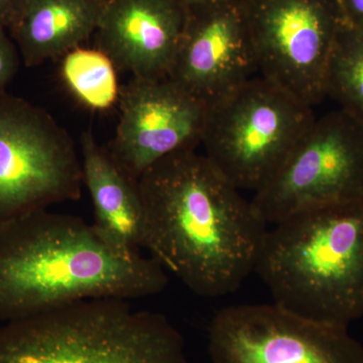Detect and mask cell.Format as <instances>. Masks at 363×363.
I'll return each instance as SVG.
<instances>
[{
    "label": "cell",
    "mask_w": 363,
    "mask_h": 363,
    "mask_svg": "<svg viewBox=\"0 0 363 363\" xmlns=\"http://www.w3.org/2000/svg\"><path fill=\"white\" fill-rule=\"evenodd\" d=\"M138 183L140 245L189 290L221 297L236 292L255 272L269 225L205 155L196 150L169 155Z\"/></svg>",
    "instance_id": "cell-1"
},
{
    "label": "cell",
    "mask_w": 363,
    "mask_h": 363,
    "mask_svg": "<svg viewBox=\"0 0 363 363\" xmlns=\"http://www.w3.org/2000/svg\"><path fill=\"white\" fill-rule=\"evenodd\" d=\"M154 257L123 259L73 215L35 210L0 224V321L90 298L150 297L168 285Z\"/></svg>",
    "instance_id": "cell-2"
},
{
    "label": "cell",
    "mask_w": 363,
    "mask_h": 363,
    "mask_svg": "<svg viewBox=\"0 0 363 363\" xmlns=\"http://www.w3.org/2000/svg\"><path fill=\"white\" fill-rule=\"evenodd\" d=\"M255 272L272 304L348 328L363 317V200L308 210L269 226Z\"/></svg>",
    "instance_id": "cell-3"
},
{
    "label": "cell",
    "mask_w": 363,
    "mask_h": 363,
    "mask_svg": "<svg viewBox=\"0 0 363 363\" xmlns=\"http://www.w3.org/2000/svg\"><path fill=\"white\" fill-rule=\"evenodd\" d=\"M0 363H188L160 313L114 298L79 301L0 327Z\"/></svg>",
    "instance_id": "cell-4"
},
{
    "label": "cell",
    "mask_w": 363,
    "mask_h": 363,
    "mask_svg": "<svg viewBox=\"0 0 363 363\" xmlns=\"http://www.w3.org/2000/svg\"><path fill=\"white\" fill-rule=\"evenodd\" d=\"M316 118L313 107L262 76L208 106L205 157L240 191L264 187Z\"/></svg>",
    "instance_id": "cell-5"
},
{
    "label": "cell",
    "mask_w": 363,
    "mask_h": 363,
    "mask_svg": "<svg viewBox=\"0 0 363 363\" xmlns=\"http://www.w3.org/2000/svg\"><path fill=\"white\" fill-rule=\"evenodd\" d=\"M82 162L65 128L44 109L0 90V224L77 201Z\"/></svg>",
    "instance_id": "cell-6"
},
{
    "label": "cell",
    "mask_w": 363,
    "mask_h": 363,
    "mask_svg": "<svg viewBox=\"0 0 363 363\" xmlns=\"http://www.w3.org/2000/svg\"><path fill=\"white\" fill-rule=\"evenodd\" d=\"M252 202L267 225L363 200V126L338 109L316 117Z\"/></svg>",
    "instance_id": "cell-7"
},
{
    "label": "cell",
    "mask_w": 363,
    "mask_h": 363,
    "mask_svg": "<svg viewBox=\"0 0 363 363\" xmlns=\"http://www.w3.org/2000/svg\"><path fill=\"white\" fill-rule=\"evenodd\" d=\"M259 76L314 107L341 28L335 0H240Z\"/></svg>",
    "instance_id": "cell-8"
},
{
    "label": "cell",
    "mask_w": 363,
    "mask_h": 363,
    "mask_svg": "<svg viewBox=\"0 0 363 363\" xmlns=\"http://www.w3.org/2000/svg\"><path fill=\"white\" fill-rule=\"evenodd\" d=\"M208 351L212 363H363V345L346 327L310 321L274 304L217 312Z\"/></svg>",
    "instance_id": "cell-9"
},
{
    "label": "cell",
    "mask_w": 363,
    "mask_h": 363,
    "mask_svg": "<svg viewBox=\"0 0 363 363\" xmlns=\"http://www.w3.org/2000/svg\"><path fill=\"white\" fill-rule=\"evenodd\" d=\"M113 161L138 180L164 157L201 145L208 105L169 77L133 78L121 88Z\"/></svg>",
    "instance_id": "cell-10"
},
{
    "label": "cell",
    "mask_w": 363,
    "mask_h": 363,
    "mask_svg": "<svg viewBox=\"0 0 363 363\" xmlns=\"http://www.w3.org/2000/svg\"><path fill=\"white\" fill-rule=\"evenodd\" d=\"M169 78L209 106L257 73L240 0L187 7Z\"/></svg>",
    "instance_id": "cell-11"
},
{
    "label": "cell",
    "mask_w": 363,
    "mask_h": 363,
    "mask_svg": "<svg viewBox=\"0 0 363 363\" xmlns=\"http://www.w3.org/2000/svg\"><path fill=\"white\" fill-rule=\"evenodd\" d=\"M187 13L179 0H106L96 28L98 49L133 78L169 77Z\"/></svg>",
    "instance_id": "cell-12"
},
{
    "label": "cell",
    "mask_w": 363,
    "mask_h": 363,
    "mask_svg": "<svg viewBox=\"0 0 363 363\" xmlns=\"http://www.w3.org/2000/svg\"><path fill=\"white\" fill-rule=\"evenodd\" d=\"M84 185L94 207L93 230L112 252L123 259L140 253L143 207L138 180L131 178L90 130L81 135Z\"/></svg>",
    "instance_id": "cell-13"
},
{
    "label": "cell",
    "mask_w": 363,
    "mask_h": 363,
    "mask_svg": "<svg viewBox=\"0 0 363 363\" xmlns=\"http://www.w3.org/2000/svg\"><path fill=\"white\" fill-rule=\"evenodd\" d=\"M102 4L97 0H26L9 28L23 64L39 66L80 47L96 32Z\"/></svg>",
    "instance_id": "cell-14"
},
{
    "label": "cell",
    "mask_w": 363,
    "mask_h": 363,
    "mask_svg": "<svg viewBox=\"0 0 363 363\" xmlns=\"http://www.w3.org/2000/svg\"><path fill=\"white\" fill-rule=\"evenodd\" d=\"M117 68L100 49L76 48L66 52L61 64L64 84L81 104L93 111H105L118 102Z\"/></svg>",
    "instance_id": "cell-15"
},
{
    "label": "cell",
    "mask_w": 363,
    "mask_h": 363,
    "mask_svg": "<svg viewBox=\"0 0 363 363\" xmlns=\"http://www.w3.org/2000/svg\"><path fill=\"white\" fill-rule=\"evenodd\" d=\"M325 94L363 126V28H341L327 69Z\"/></svg>",
    "instance_id": "cell-16"
},
{
    "label": "cell",
    "mask_w": 363,
    "mask_h": 363,
    "mask_svg": "<svg viewBox=\"0 0 363 363\" xmlns=\"http://www.w3.org/2000/svg\"><path fill=\"white\" fill-rule=\"evenodd\" d=\"M6 30L0 26V90H4L16 77L21 61L20 51Z\"/></svg>",
    "instance_id": "cell-17"
},
{
    "label": "cell",
    "mask_w": 363,
    "mask_h": 363,
    "mask_svg": "<svg viewBox=\"0 0 363 363\" xmlns=\"http://www.w3.org/2000/svg\"><path fill=\"white\" fill-rule=\"evenodd\" d=\"M344 25L363 28V0H335Z\"/></svg>",
    "instance_id": "cell-18"
},
{
    "label": "cell",
    "mask_w": 363,
    "mask_h": 363,
    "mask_svg": "<svg viewBox=\"0 0 363 363\" xmlns=\"http://www.w3.org/2000/svg\"><path fill=\"white\" fill-rule=\"evenodd\" d=\"M26 0H0V26L6 28L18 21Z\"/></svg>",
    "instance_id": "cell-19"
},
{
    "label": "cell",
    "mask_w": 363,
    "mask_h": 363,
    "mask_svg": "<svg viewBox=\"0 0 363 363\" xmlns=\"http://www.w3.org/2000/svg\"><path fill=\"white\" fill-rule=\"evenodd\" d=\"M187 7L204 6V4H220V2L233 1V0H179Z\"/></svg>",
    "instance_id": "cell-20"
},
{
    "label": "cell",
    "mask_w": 363,
    "mask_h": 363,
    "mask_svg": "<svg viewBox=\"0 0 363 363\" xmlns=\"http://www.w3.org/2000/svg\"><path fill=\"white\" fill-rule=\"evenodd\" d=\"M97 1L104 2V1H106V0H97Z\"/></svg>",
    "instance_id": "cell-21"
}]
</instances>
